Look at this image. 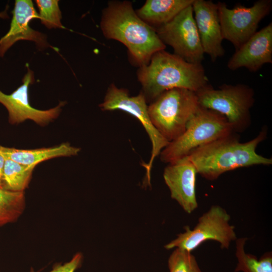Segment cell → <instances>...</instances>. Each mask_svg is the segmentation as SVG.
Returning a JSON list of instances; mask_svg holds the SVG:
<instances>
[{"instance_id":"obj_15","label":"cell","mask_w":272,"mask_h":272,"mask_svg":"<svg viewBox=\"0 0 272 272\" xmlns=\"http://www.w3.org/2000/svg\"><path fill=\"white\" fill-rule=\"evenodd\" d=\"M271 63L272 23H270L236 49L227 67L232 71L245 67L256 72L264 64Z\"/></svg>"},{"instance_id":"obj_11","label":"cell","mask_w":272,"mask_h":272,"mask_svg":"<svg viewBox=\"0 0 272 272\" xmlns=\"http://www.w3.org/2000/svg\"><path fill=\"white\" fill-rule=\"evenodd\" d=\"M22 79V84L10 94L0 90V103L7 110L9 122L12 124H19L25 120H32L40 125H46L56 118L61 107L65 104L61 102L55 107L42 110L31 106L29 101L28 88L35 81L34 72L28 67Z\"/></svg>"},{"instance_id":"obj_23","label":"cell","mask_w":272,"mask_h":272,"mask_svg":"<svg viewBox=\"0 0 272 272\" xmlns=\"http://www.w3.org/2000/svg\"><path fill=\"white\" fill-rule=\"evenodd\" d=\"M83 259L82 255L80 253L75 254L69 262L63 264H57L53 266L49 272H74L81 265ZM30 272H36L31 268Z\"/></svg>"},{"instance_id":"obj_19","label":"cell","mask_w":272,"mask_h":272,"mask_svg":"<svg viewBox=\"0 0 272 272\" xmlns=\"http://www.w3.org/2000/svg\"><path fill=\"white\" fill-rule=\"evenodd\" d=\"M248 238L241 237L236 240L235 255L237 263L234 272H272V254L265 253L259 259L245 252L244 246Z\"/></svg>"},{"instance_id":"obj_25","label":"cell","mask_w":272,"mask_h":272,"mask_svg":"<svg viewBox=\"0 0 272 272\" xmlns=\"http://www.w3.org/2000/svg\"><path fill=\"white\" fill-rule=\"evenodd\" d=\"M0 18L2 19H8L9 16L7 14V9L5 11L0 12Z\"/></svg>"},{"instance_id":"obj_18","label":"cell","mask_w":272,"mask_h":272,"mask_svg":"<svg viewBox=\"0 0 272 272\" xmlns=\"http://www.w3.org/2000/svg\"><path fill=\"white\" fill-rule=\"evenodd\" d=\"M35 167L5 158L1 188L9 191L24 192L30 181Z\"/></svg>"},{"instance_id":"obj_7","label":"cell","mask_w":272,"mask_h":272,"mask_svg":"<svg viewBox=\"0 0 272 272\" xmlns=\"http://www.w3.org/2000/svg\"><path fill=\"white\" fill-rule=\"evenodd\" d=\"M230 219L226 210L213 205L198 218L193 229L185 226L184 232L164 247L168 250L176 248L191 252L203 242L213 240L218 242L221 249H228L232 242L237 239Z\"/></svg>"},{"instance_id":"obj_1","label":"cell","mask_w":272,"mask_h":272,"mask_svg":"<svg viewBox=\"0 0 272 272\" xmlns=\"http://www.w3.org/2000/svg\"><path fill=\"white\" fill-rule=\"evenodd\" d=\"M100 27L107 39L123 43L132 61L147 64L156 52L165 50L155 29L142 20L129 1H111L103 11Z\"/></svg>"},{"instance_id":"obj_10","label":"cell","mask_w":272,"mask_h":272,"mask_svg":"<svg viewBox=\"0 0 272 272\" xmlns=\"http://www.w3.org/2000/svg\"><path fill=\"white\" fill-rule=\"evenodd\" d=\"M146 101L143 92L137 96H130L127 90L118 88L114 84H111L99 107L104 111L122 110L132 115L141 122L152 145L150 160L147 164L144 165L146 169L148 180L150 181V171L155 158L160 155L169 142L162 137L152 124Z\"/></svg>"},{"instance_id":"obj_4","label":"cell","mask_w":272,"mask_h":272,"mask_svg":"<svg viewBox=\"0 0 272 272\" xmlns=\"http://www.w3.org/2000/svg\"><path fill=\"white\" fill-rule=\"evenodd\" d=\"M233 133L225 116L200 106L188 122L184 132L161 152L160 159L168 164L175 162L187 156L194 149Z\"/></svg>"},{"instance_id":"obj_21","label":"cell","mask_w":272,"mask_h":272,"mask_svg":"<svg viewBox=\"0 0 272 272\" xmlns=\"http://www.w3.org/2000/svg\"><path fill=\"white\" fill-rule=\"evenodd\" d=\"M39 19L48 29L62 28L61 12L58 0H36Z\"/></svg>"},{"instance_id":"obj_3","label":"cell","mask_w":272,"mask_h":272,"mask_svg":"<svg viewBox=\"0 0 272 272\" xmlns=\"http://www.w3.org/2000/svg\"><path fill=\"white\" fill-rule=\"evenodd\" d=\"M137 76L146 99L153 101L171 89L183 88L196 93L209 85L201 63L188 62L165 50L155 53L147 64L140 67Z\"/></svg>"},{"instance_id":"obj_17","label":"cell","mask_w":272,"mask_h":272,"mask_svg":"<svg viewBox=\"0 0 272 272\" xmlns=\"http://www.w3.org/2000/svg\"><path fill=\"white\" fill-rule=\"evenodd\" d=\"M194 0H147L135 11L138 16L153 28L163 25L174 18Z\"/></svg>"},{"instance_id":"obj_24","label":"cell","mask_w":272,"mask_h":272,"mask_svg":"<svg viewBox=\"0 0 272 272\" xmlns=\"http://www.w3.org/2000/svg\"><path fill=\"white\" fill-rule=\"evenodd\" d=\"M5 158L0 153V188L1 187L3 170Z\"/></svg>"},{"instance_id":"obj_12","label":"cell","mask_w":272,"mask_h":272,"mask_svg":"<svg viewBox=\"0 0 272 272\" xmlns=\"http://www.w3.org/2000/svg\"><path fill=\"white\" fill-rule=\"evenodd\" d=\"M12 13V18L8 32L0 39V57L17 41L28 40L35 42L39 49L51 46L47 40V36L33 29L30 22L38 19L39 16L31 0H16Z\"/></svg>"},{"instance_id":"obj_14","label":"cell","mask_w":272,"mask_h":272,"mask_svg":"<svg viewBox=\"0 0 272 272\" xmlns=\"http://www.w3.org/2000/svg\"><path fill=\"white\" fill-rule=\"evenodd\" d=\"M192 7L204 53L214 62L225 53L217 5L211 1L194 0Z\"/></svg>"},{"instance_id":"obj_6","label":"cell","mask_w":272,"mask_h":272,"mask_svg":"<svg viewBox=\"0 0 272 272\" xmlns=\"http://www.w3.org/2000/svg\"><path fill=\"white\" fill-rule=\"evenodd\" d=\"M200 107L226 117L233 131H244L251 124L250 109L254 104V91L245 84H224L218 89L209 84L196 92Z\"/></svg>"},{"instance_id":"obj_20","label":"cell","mask_w":272,"mask_h":272,"mask_svg":"<svg viewBox=\"0 0 272 272\" xmlns=\"http://www.w3.org/2000/svg\"><path fill=\"white\" fill-rule=\"evenodd\" d=\"M25 208L24 192L9 191L0 188V227L17 221Z\"/></svg>"},{"instance_id":"obj_5","label":"cell","mask_w":272,"mask_h":272,"mask_svg":"<svg viewBox=\"0 0 272 272\" xmlns=\"http://www.w3.org/2000/svg\"><path fill=\"white\" fill-rule=\"evenodd\" d=\"M200 105L195 92L175 88L161 94L148 106L151 122L169 143L179 137Z\"/></svg>"},{"instance_id":"obj_16","label":"cell","mask_w":272,"mask_h":272,"mask_svg":"<svg viewBox=\"0 0 272 272\" xmlns=\"http://www.w3.org/2000/svg\"><path fill=\"white\" fill-rule=\"evenodd\" d=\"M80 149L74 147L69 143L59 146L36 149L24 150L0 146V153L7 159L21 164L34 166L39 163L50 159L77 155Z\"/></svg>"},{"instance_id":"obj_8","label":"cell","mask_w":272,"mask_h":272,"mask_svg":"<svg viewBox=\"0 0 272 272\" xmlns=\"http://www.w3.org/2000/svg\"><path fill=\"white\" fill-rule=\"evenodd\" d=\"M223 39L239 48L257 31L260 22L271 10V0H259L247 7L236 5L232 9L222 2L217 3Z\"/></svg>"},{"instance_id":"obj_22","label":"cell","mask_w":272,"mask_h":272,"mask_svg":"<svg viewBox=\"0 0 272 272\" xmlns=\"http://www.w3.org/2000/svg\"><path fill=\"white\" fill-rule=\"evenodd\" d=\"M169 272H202L191 252L175 248L168 260Z\"/></svg>"},{"instance_id":"obj_9","label":"cell","mask_w":272,"mask_h":272,"mask_svg":"<svg viewBox=\"0 0 272 272\" xmlns=\"http://www.w3.org/2000/svg\"><path fill=\"white\" fill-rule=\"evenodd\" d=\"M154 28L163 43L173 49L175 54L188 62L201 63L205 53L192 5L184 9L168 23Z\"/></svg>"},{"instance_id":"obj_2","label":"cell","mask_w":272,"mask_h":272,"mask_svg":"<svg viewBox=\"0 0 272 272\" xmlns=\"http://www.w3.org/2000/svg\"><path fill=\"white\" fill-rule=\"evenodd\" d=\"M267 128L263 127L252 140L241 143L233 133L199 147L186 156L194 165L197 173L213 181L229 171L253 165H270L271 158L256 152L257 146L267 137Z\"/></svg>"},{"instance_id":"obj_13","label":"cell","mask_w":272,"mask_h":272,"mask_svg":"<svg viewBox=\"0 0 272 272\" xmlns=\"http://www.w3.org/2000/svg\"><path fill=\"white\" fill-rule=\"evenodd\" d=\"M196 169L185 157L166 167L163 173L165 182L175 200L187 214L198 208L195 192Z\"/></svg>"}]
</instances>
